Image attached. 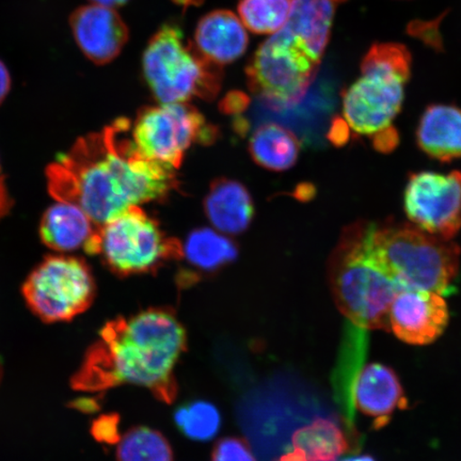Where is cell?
Wrapping results in <instances>:
<instances>
[{"mask_svg":"<svg viewBox=\"0 0 461 461\" xmlns=\"http://www.w3.org/2000/svg\"><path fill=\"white\" fill-rule=\"evenodd\" d=\"M129 120L79 138L46 170L51 197L77 205L99 230L132 205L163 199L176 185V168L138 151Z\"/></svg>","mask_w":461,"mask_h":461,"instance_id":"6da1fadb","label":"cell"},{"mask_svg":"<svg viewBox=\"0 0 461 461\" xmlns=\"http://www.w3.org/2000/svg\"><path fill=\"white\" fill-rule=\"evenodd\" d=\"M186 331L166 309H149L108 321L86 351L71 380L75 390L101 393L121 384L146 388L164 402L176 394L175 370Z\"/></svg>","mask_w":461,"mask_h":461,"instance_id":"7a4b0ae2","label":"cell"},{"mask_svg":"<svg viewBox=\"0 0 461 461\" xmlns=\"http://www.w3.org/2000/svg\"><path fill=\"white\" fill-rule=\"evenodd\" d=\"M366 245L379 267L401 290L429 291L445 296L459 273L460 248L413 224L366 222Z\"/></svg>","mask_w":461,"mask_h":461,"instance_id":"3957f363","label":"cell"},{"mask_svg":"<svg viewBox=\"0 0 461 461\" xmlns=\"http://www.w3.org/2000/svg\"><path fill=\"white\" fill-rule=\"evenodd\" d=\"M366 222L343 230L330 263L334 302L363 330L390 331V309L401 288L375 261L366 245Z\"/></svg>","mask_w":461,"mask_h":461,"instance_id":"277c9868","label":"cell"},{"mask_svg":"<svg viewBox=\"0 0 461 461\" xmlns=\"http://www.w3.org/2000/svg\"><path fill=\"white\" fill-rule=\"evenodd\" d=\"M411 54L400 43H376L361 61V77L343 94V114L357 134L374 137L392 128L411 77Z\"/></svg>","mask_w":461,"mask_h":461,"instance_id":"5b68a950","label":"cell"},{"mask_svg":"<svg viewBox=\"0 0 461 461\" xmlns=\"http://www.w3.org/2000/svg\"><path fill=\"white\" fill-rule=\"evenodd\" d=\"M143 77L160 104L211 101L222 83L221 66L212 62L193 41H184L175 23L161 26L149 40L142 57Z\"/></svg>","mask_w":461,"mask_h":461,"instance_id":"8992f818","label":"cell"},{"mask_svg":"<svg viewBox=\"0 0 461 461\" xmlns=\"http://www.w3.org/2000/svg\"><path fill=\"white\" fill-rule=\"evenodd\" d=\"M182 245L167 238L158 221L132 205L96 230L85 248L121 276L152 273L171 258H182Z\"/></svg>","mask_w":461,"mask_h":461,"instance_id":"52a82bcc","label":"cell"},{"mask_svg":"<svg viewBox=\"0 0 461 461\" xmlns=\"http://www.w3.org/2000/svg\"><path fill=\"white\" fill-rule=\"evenodd\" d=\"M28 308L44 322L70 321L95 303L96 284L83 258H45L22 288Z\"/></svg>","mask_w":461,"mask_h":461,"instance_id":"ba28073f","label":"cell"},{"mask_svg":"<svg viewBox=\"0 0 461 461\" xmlns=\"http://www.w3.org/2000/svg\"><path fill=\"white\" fill-rule=\"evenodd\" d=\"M321 61L292 33L282 28L252 56L246 73L249 88L276 105L302 99Z\"/></svg>","mask_w":461,"mask_h":461,"instance_id":"9c48e42d","label":"cell"},{"mask_svg":"<svg viewBox=\"0 0 461 461\" xmlns=\"http://www.w3.org/2000/svg\"><path fill=\"white\" fill-rule=\"evenodd\" d=\"M131 135L143 157L177 169L193 144L214 141L216 129L190 104L171 103L143 108Z\"/></svg>","mask_w":461,"mask_h":461,"instance_id":"30bf717a","label":"cell"},{"mask_svg":"<svg viewBox=\"0 0 461 461\" xmlns=\"http://www.w3.org/2000/svg\"><path fill=\"white\" fill-rule=\"evenodd\" d=\"M403 209L413 226L452 240L461 229V172L412 173L403 194Z\"/></svg>","mask_w":461,"mask_h":461,"instance_id":"8fae6325","label":"cell"},{"mask_svg":"<svg viewBox=\"0 0 461 461\" xmlns=\"http://www.w3.org/2000/svg\"><path fill=\"white\" fill-rule=\"evenodd\" d=\"M447 303L440 294L401 290L390 309V331L402 342L423 346L434 343L447 327Z\"/></svg>","mask_w":461,"mask_h":461,"instance_id":"7c38bea8","label":"cell"},{"mask_svg":"<svg viewBox=\"0 0 461 461\" xmlns=\"http://www.w3.org/2000/svg\"><path fill=\"white\" fill-rule=\"evenodd\" d=\"M70 26L79 50L99 66L113 61L130 38L128 25L117 11L95 4L75 10Z\"/></svg>","mask_w":461,"mask_h":461,"instance_id":"4fadbf2b","label":"cell"},{"mask_svg":"<svg viewBox=\"0 0 461 461\" xmlns=\"http://www.w3.org/2000/svg\"><path fill=\"white\" fill-rule=\"evenodd\" d=\"M353 403L365 416L374 419L375 429L384 428L397 411L408 407L399 376L391 367L376 362L363 367L357 376Z\"/></svg>","mask_w":461,"mask_h":461,"instance_id":"5bb4252c","label":"cell"},{"mask_svg":"<svg viewBox=\"0 0 461 461\" xmlns=\"http://www.w3.org/2000/svg\"><path fill=\"white\" fill-rule=\"evenodd\" d=\"M194 44L206 58L223 66L246 53L249 38L238 16L229 10H216L199 21Z\"/></svg>","mask_w":461,"mask_h":461,"instance_id":"9a60e30c","label":"cell"},{"mask_svg":"<svg viewBox=\"0 0 461 461\" xmlns=\"http://www.w3.org/2000/svg\"><path fill=\"white\" fill-rule=\"evenodd\" d=\"M418 146L431 158L448 163L461 158V109L430 105L420 119Z\"/></svg>","mask_w":461,"mask_h":461,"instance_id":"2e32d148","label":"cell"},{"mask_svg":"<svg viewBox=\"0 0 461 461\" xmlns=\"http://www.w3.org/2000/svg\"><path fill=\"white\" fill-rule=\"evenodd\" d=\"M96 230L89 216L68 202L58 201L49 207L40 223L43 244L59 252L85 249Z\"/></svg>","mask_w":461,"mask_h":461,"instance_id":"e0dca14e","label":"cell"},{"mask_svg":"<svg viewBox=\"0 0 461 461\" xmlns=\"http://www.w3.org/2000/svg\"><path fill=\"white\" fill-rule=\"evenodd\" d=\"M207 218L217 230L240 234L249 227L255 206L249 192L238 181L221 178L212 182L204 201Z\"/></svg>","mask_w":461,"mask_h":461,"instance_id":"ac0fdd59","label":"cell"},{"mask_svg":"<svg viewBox=\"0 0 461 461\" xmlns=\"http://www.w3.org/2000/svg\"><path fill=\"white\" fill-rule=\"evenodd\" d=\"M346 0H292L286 32L321 60L331 37L334 14Z\"/></svg>","mask_w":461,"mask_h":461,"instance_id":"d6986e66","label":"cell"},{"mask_svg":"<svg viewBox=\"0 0 461 461\" xmlns=\"http://www.w3.org/2000/svg\"><path fill=\"white\" fill-rule=\"evenodd\" d=\"M253 160L263 168L285 171L292 168L301 152V143L291 131L276 123H267L253 132L249 141Z\"/></svg>","mask_w":461,"mask_h":461,"instance_id":"ffe728a7","label":"cell"},{"mask_svg":"<svg viewBox=\"0 0 461 461\" xmlns=\"http://www.w3.org/2000/svg\"><path fill=\"white\" fill-rule=\"evenodd\" d=\"M293 447L291 461H336L348 451V441L332 420L317 419L296 432Z\"/></svg>","mask_w":461,"mask_h":461,"instance_id":"44dd1931","label":"cell"},{"mask_svg":"<svg viewBox=\"0 0 461 461\" xmlns=\"http://www.w3.org/2000/svg\"><path fill=\"white\" fill-rule=\"evenodd\" d=\"M182 258L197 274H212L235 261L238 247L214 230L202 228L188 235L182 247Z\"/></svg>","mask_w":461,"mask_h":461,"instance_id":"7402d4cb","label":"cell"},{"mask_svg":"<svg viewBox=\"0 0 461 461\" xmlns=\"http://www.w3.org/2000/svg\"><path fill=\"white\" fill-rule=\"evenodd\" d=\"M118 461H173L168 440L159 431L149 428L130 429L121 438Z\"/></svg>","mask_w":461,"mask_h":461,"instance_id":"603a6c76","label":"cell"},{"mask_svg":"<svg viewBox=\"0 0 461 461\" xmlns=\"http://www.w3.org/2000/svg\"><path fill=\"white\" fill-rule=\"evenodd\" d=\"M291 8L292 0H240L238 10L251 32L274 34L286 25Z\"/></svg>","mask_w":461,"mask_h":461,"instance_id":"cb8c5ba5","label":"cell"},{"mask_svg":"<svg viewBox=\"0 0 461 461\" xmlns=\"http://www.w3.org/2000/svg\"><path fill=\"white\" fill-rule=\"evenodd\" d=\"M175 422L190 440L206 442L214 439L221 429V414L210 402L194 401L176 409Z\"/></svg>","mask_w":461,"mask_h":461,"instance_id":"d4e9b609","label":"cell"},{"mask_svg":"<svg viewBox=\"0 0 461 461\" xmlns=\"http://www.w3.org/2000/svg\"><path fill=\"white\" fill-rule=\"evenodd\" d=\"M212 461H257L249 447L238 438H224L212 451Z\"/></svg>","mask_w":461,"mask_h":461,"instance_id":"484cf974","label":"cell"},{"mask_svg":"<svg viewBox=\"0 0 461 461\" xmlns=\"http://www.w3.org/2000/svg\"><path fill=\"white\" fill-rule=\"evenodd\" d=\"M440 21L441 17L440 19L430 22L416 21L411 23V25L408 27V32L412 37L420 40V41L428 44L430 48L441 50L442 39L439 32Z\"/></svg>","mask_w":461,"mask_h":461,"instance_id":"4316f807","label":"cell"},{"mask_svg":"<svg viewBox=\"0 0 461 461\" xmlns=\"http://www.w3.org/2000/svg\"><path fill=\"white\" fill-rule=\"evenodd\" d=\"M374 146L380 152H390L399 143V135L393 128L385 130L374 137Z\"/></svg>","mask_w":461,"mask_h":461,"instance_id":"83f0119b","label":"cell"},{"mask_svg":"<svg viewBox=\"0 0 461 461\" xmlns=\"http://www.w3.org/2000/svg\"><path fill=\"white\" fill-rule=\"evenodd\" d=\"M11 89V77L7 67L0 60V104H2L5 97L9 95Z\"/></svg>","mask_w":461,"mask_h":461,"instance_id":"f1b7e54d","label":"cell"},{"mask_svg":"<svg viewBox=\"0 0 461 461\" xmlns=\"http://www.w3.org/2000/svg\"><path fill=\"white\" fill-rule=\"evenodd\" d=\"M91 4L104 5L108 8H117L128 4L130 0H90Z\"/></svg>","mask_w":461,"mask_h":461,"instance_id":"f546056e","label":"cell"},{"mask_svg":"<svg viewBox=\"0 0 461 461\" xmlns=\"http://www.w3.org/2000/svg\"><path fill=\"white\" fill-rule=\"evenodd\" d=\"M178 5H182L184 8L189 7V5H199L204 2V0H172Z\"/></svg>","mask_w":461,"mask_h":461,"instance_id":"4dcf8cb0","label":"cell"},{"mask_svg":"<svg viewBox=\"0 0 461 461\" xmlns=\"http://www.w3.org/2000/svg\"><path fill=\"white\" fill-rule=\"evenodd\" d=\"M341 461H376L373 457L368 456V455H360V456H353L345 458Z\"/></svg>","mask_w":461,"mask_h":461,"instance_id":"1f68e13d","label":"cell"},{"mask_svg":"<svg viewBox=\"0 0 461 461\" xmlns=\"http://www.w3.org/2000/svg\"><path fill=\"white\" fill-rule=\"evenodd\" d=\"M2 372H3L2 362H0V379H2Z\"/></svg>","mask_w":461,"mask_h":461,"instance_id":"d6a6232c","label":"cell"}]
</instances>
